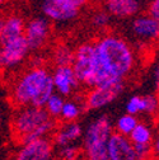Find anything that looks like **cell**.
Instances as JSON below:
<instances>
[{
	"label": "cell",
	"mask_w": 159,
	"mask_h": 160,
	"mask_svg": "<svg viewBox=\"0 0 159 160\" xmlns=\"http://www.w3.org/2000/svg\"><path fill=\"white\" fill-rule=\"evenodd\" d=\"M55 93L52 76L45 66L31 68L13 84L10 98L15 107H45L49 98Z\"/></svg>",
	"instance_id": "obj_1"
},
{
	"label": "cell",
	"mask_w": 159,
	"mask_h": 160,
	"mask_svg": "<svg viewBox=\"0 0 159 160\" xmlns=\"http://www.w3.org/2000/svg\"><path fill=\"white\" fill-rule=\"evenodd\" d=\"M101 66L116 78L125 79L135 66V52L131 45L118 34L107 33L94 42Z\"/></svg>",
	"instance_id": "obj_2"
},
{
	"label": "cell",
	"mask_w": 159,
	"mask_h": 160,
	"mask_svg": "<svg viewBox=\"0 0 159 160\" xmlns=\"http://www.w3.org/2000/svg\"><path fill=\"white\" fill-rule=\"evenodd\" d=\"M56 119L52 118L44 107L23 106L18 107L12 121V132L21 145L29 140L49 136L55 131Z\"/></svg>",
	"instance_id": "obj_3"
},
{
	"label": "cell",
	"mask_w": 159,
	"mask_h": 160,
	"mask_svg": "<svg viewBox=\"0 0 159 160\" xmlns=\"http://www.w3.org/2000/svg\"><path fill=\"white\" fill-rule=\"evenodd\" d=\"M113 125L107 114H101L87 126L82 136L83 156L90 160H108L107 142Z\"/></svg>",
	"instance_id": "obj_4"
},
{
	"label": "cell",
	"mask_w": 159,
	"mask_h": 160,
	"mask_svg": "<svg viewBox=\"0 0 159 160\" xmlns=\"http://www.w3.org/2000/svg\"><path fill=\"white\" fill-rule=\"evenodd\" d=\"M71 68L79 84H83L87 88L97 85L102 68L98 61L94 42H84L75 48Z\"/></svg>",
	"instance_id": "obj_5"
},
{
	"label": "cell",
	"mask_w": 159,
	"mask_h": 160,
	"mask_svg": "<svg viewBox=\"0 0 159 160\" xmlns=\"http://www.w3.org/2000/svg\"><path fill=\"white\" fill-rule=\"evenodd\" d=\"M124 88H125L124 80L111 84L92 87L85 94L84 106L87 109H92V111L102 109L110 106L112 102H115L124 92Z\"/></svg>",
	"instance_id": "obj_6"
},
{
	"label": "cell",
	"mask_w": 159,
	"mask_h": 160,
	"mask_svg": "<svg viewBox=\"0 0 159 160\" xmlns=\"http://www.w3.org/2000/svg\"><path fill=\"white\" fill-rule=\"evenodd\" d=\"M79 9L73 0H42L41 10L51 22L68 23L78 17Z\"/></svg>",
	"instance_id": "obj_7"
},
{
	"label": "cell",
	"mask_w": 159,
	"mask_h": 160,
	"mask_svg": "<svg viewBox=\"0 0 159 160\" xmlns=\"http://www.w3.org/2000/svg\"><path fill=\"white\" fill-rule=\"evenodd\" d=\"M54 146L49 136L37 137L21 144L15 158L18 160H50L55 155Z\"/></svg>",
	"instance_id": "obj_8"
},
{
	"label": "cell",
	"mask_w": 159,
	"mask_h": 160,
	"mask_svg": "<svg viewBox=\"0 0 159 160\" xmlns=\"http://www.w3.org/2000/svg\"><path fill=\"white\" fill-rule=\"evenodd\" d=\"M130 31L139 42L153 45L159 42V21L150 14H136L131 22Z\"/></svg>",
	"instance_id": "obj_9"
},
{
	"label": "cell",
	"mask_w": 159,
	"mask_h": 160,
	"mask_svg": "<svg viewBox=\"0 0 159 160\" xmlns=\"http://www.w3.org/2000/svg\"><path fill=\"white\" fill-rule=\"evenodd\" d=\"M29 52L31 50L24 36L0 43V58H2L4 70L21 65L27 58Z\"/></svg>",
	"instance_id": "obj_10"
},
{
	"label": "cell",
	"mask_w": 159,
	"mask_h": 160,
	"mask_svg": "<svg viewBox=\"0 0 159 160\" xmlns=\"http://www.w3.org/2000/svg\"><path fill=\"white\" fill-rule=\"evenodd\" d=\"M51 26L46 17H37L26 23L24 27V38L29 46L31 51L41 50L50 37Z\"/></svg>",
	"instance_id": "obj_11"
},
{
	"label": "cell",
	"mask_w": 159,
	"mask_h": 160,
	"mask_svg": "<svg viewBox=\"0 0 159 160\" xmlns=\"http://www.w3.org/2000/svg\"><path fill=\"white\" fill-rule=\"evenodd\" d=\"M108 160H136L134 145L129 136L112 132L107 142Z\"/></svg>",
	"instance_id": "obj_12"
},
{
	"label": "cell",
	"mask_w": 159,
	"mask_h": 160,
	"mask_svg": "<svg viewBox=\"0 0 159 160\" xmlns=\"http://www.w3.org/2000/svg\"><path fill=\"white\" fill-rule=\"evenodd\" d=\"M55 92L63 97H69L79 85V82L75 76V72L71 66H55L54 72L51 74Z\"/></svg>",
	"instance_id": "obj_13"
},
{
	"label": "cell",
	"mask_w": 159,
	"mask_h": 160,
	"mask_svg": "<svg viewBox=\"0 0 159 160\" xmlns=\"http://www.w3.org/2000/svg\"><path fill=\"white\" fill-rule=\"evenodd\" d=\"M82 136H83V127L76 121H68L54 131L51 140L55 146L60 148L79 141Z\"/></svg>",
	"instance_id": "obj_14"
},
{
	"label": "cell",
	"mask_w": 159,
	"mask_h": 160,
	"mask_svg": "<svg viewBox=\"0 0 159 160\" xmlns=\"http://www.w3.org/2000/svg\"><path fill=\"white\" fill-rule=\"evenodd\" d=\"M105 9L115 18H132L141 9L140 0H105Z\"/></svg>",
	"instance_id": "obj_15"
},
{
	"label": "cell",
	"mask_w": 159,
	"mask_h": 160,
	"mask_svg": "<svg viewBox=\"0 0 159 160\" xmlns=\"http://www.w3.org/2000/svg\"><path fill=\"white\" fill-rule=\"evenodd\" d=\"M24 27H26V22H24V19L22 17H19V15H9V17L4 18L3 32H2V41H0V43L23 36Z\"/></svg>",
	"instance_id": "obj_16"
},
{
	"label": "cell",
	"mask_w": 159,
	"mask_h": 160,
	"mask_svg": "<svg viewBox=\"0 0 159 160\" xmlns=\"http://www.w3.org/2000/svg\"><path fill=\"white\" fill-rule=\"evenodd\" d=\"M74 51L75 48H73L68 43H57L54 47L51 58L55 66H71L73 61H74Z\"/></svg>",
	"instance_id": "obj_17"
},
{
	"label": "cell",
	"mask_w": 159,
	"mask_h": 160,
	"mask_svg": "<svg viewBox=\"0 0 159 160\" xmlns=\"http://www.w3.org/2000/svg\"><path fill=\"white\" fill-rule=\"evenodd\" d=\"M129 138L132 144H151L153 142V131L146 123L137 122L135 128L129 135Z\"/></svg>",
	"instance_id": "obj_18"
},
{
	"label": "cell",
	"mask_w": 159,
	"mask_h": 160,
	"mask_svg": "<svg viewBox=\"0 0 159 160\" xmlns=\"http://www.w3.org/2000/svg\"><path fill=\"white\" fill-rule=\"evenodd\" d=\"M139 119L135 114H131V113H125L122 114L121 117L117 118V121L115 123V128H116V132L118 133H122L125 136H129L131 133V131L135 128V126L137 125Z\"/></svg>",
	"instance_id": "obj_19"
},
{
	"label": "cell",
	"mask_w": 159,
	"mask_h": 160,
	"mask_svg": "<svg viewBox=\"0 0 159 160\" xmlns=\"http://www.w3.org/2000/svg\"><path fill=\"white\" fill-rule=\"evenodd\" d=\"M64 102H65V97H63L61 94H59V93L55 92V93L49 98V101L46 102V104H45L44 108L47 111V113H49L52 118L57 119V118H60Z\"/></svg>",
	"instance_id": "obj_20"
},
{
	"label": "cell",
	"mask_w": 159,
	"mask_h": 160,
	"mask_svg": "<svg viewBox=\"0 0 159 160\" xmlns=\"http://www.w3.org/2000/svg\"><path fill=\"white\" fill-rule=\"evenodd\" d=\"M82 112H83V108L78 102H75V101H65L64 106H63V109H61L60 118L65 122L76 121V119L79 118V116L82 114Z\"/></svg>",
	"instance_id": "obj_21"
},
{
	"label": "cell",
	"mask_w": 159,
	"mask_h": 160,
	"mask_svg": "<svg viewBox=\"0 0 159 160\" xmlns=\"http://www.w3.org/2000/svg\"><path fill=\"white\" fill-rule=\"evenodd\" d=\"M57 156L60 159H65V160H74L83 156V150L80 146H78L75 142L73 144H68L64 146L57 148Z\"/></svg>",
	"instance_id": "obj_22"
},
{
	"label": "cell",
	"mask_w": 159,
	"mask_h": 160,
	"mask_svg": "<svg viewBox=\"0 0 159 160\" xmlns=\"http://www.w3.org/2000/svg\"><path fill=\"white\" fill-rule=\"evenodd\" d=\"M125 109L127 113H131L135 116L144 113V97L143 95H132L131 98H129V101L126 102Z\"/></svg>",
	"instance_id": "obj_23"
},
{
	"label": "cell",
	"mask_w": 159,
	"mask_h": 160,
	"mask_svg": "<svg viewBox=\"0 0 159 160\" xmlns=\"http://www.w3.org/2000/svg\"><path fill=\"white\" fill-rule=\"evenodd\" d=\"M144 97V113L148 116H158L159 114V101L155 94H145Z\"/></svg>",
	"instance_id": "obj_24"
},
{
	"label": "cell",
	"mask_w": 159,
	"mask_h": 160,
	"mask_svg": "<svg viewBox=\"0 0 159 160\" xmlns=\"http://www.w3.org/2000/svg\"><path fill=\"white\" fill-rule=\"evenodd\" d=\"M90 22H92V24H93L95 28L103 29V28H106V27L110 24V22H111V14H110L106 9H103V10H97V12L92 15Z\"/></svg>",
	"instance_id": "obj_25"
},
{
	"label": "cell",
	"mask_w": 159,
	"mask_h": 160,
	"mask_svg": "<svg viewBox=\"0 0 159 160\" xmlns=\"http://www.w3.org/2000/svg\"><path fill=\"white\" fill-rule=\"evenodd\" d=\"M134 150H135V156L136 160H143V159H149L153 155V142L151 144H132Z\"/></svg>",
	"instance_id": "obj_26"
},
{
	"label": "cell",
	"mask_w": 159,
	"mask_h": 160,
	"mask_svg": "<svg viewBox=\"0 0 159 160\" xmlns=\"http://www.w3.org/2000/svg\"><path fill=\"white\" fill-rule=\"evenodd\" d=\"M148 14H150L159 21V0H150L148 5Z\"/></svg>",
	"instance_id": "obj_27"
},
{
	"label": "cell",
	"mask_w": 159,
	"mask_h": 160,
	"mask_svg": "<svg viewBox=\"0 0 159 160\" xmlns=\"http://www.w3.org/2000/svg\"><path fill=\"white\" fill-rule=\"evenodd\" d=\"M45 62H46V60H45L42 56L36 55V56H33V57L31 58L29 65H31V68H39V66H44Z\"/></svg>",
	"instance_id": "obj_28"
},
{
	"label": "cell",
	"mask_w": 159,
	"mask_h": 160,
	"mask_svg": "<svg viewBox=\"0 0 159 160\" xmlns=\"http://www.w3.org/2000/svg\"><path fill=\"white\" fill-rule=\"evenodd\" d=\"M153 155L159 158V135L153 140Z\"/></svg>",
	"instance_id": "obj_29"
},
{
	"label": "cell",
	"mask_w": 159,
	"mask_h": 160,
	"mask_svg": "<svg viewBox=\"0 0 159 160\" xmlns=\"http://www.w3.org/2000/svg\"><path fill=\"white\" fill-rule=\"evenodd\" d=\"M153 76H154L155 88H156V90H159V62L156 64V66H155V69H154V74H153Z\"/></svg>",
	"instance_id": "obj_30"
},
{
	"label": "cell",
	"mask_w": 159,
	"mask_h": 160,
	"mask_svg": "<svg viewBox=\"0 0 159 160\" xmlns=\"http://www.w3.org/2000/svg\"><path fill=\"white\" fill-rule=\"evenodd\" d=\"M73 2H74L78 7H83V5H85V4L89 2V0H73Z\"/></svg>",
	"instance_id": "obj_31"
},
{
	"label": "cell",
	"mask_w": 159,
	"mask_h": 160,
	"mask_svg": "<svg viewBox=\"0 0 159 160\" xmlns=\"http://www.w3.org/2000/svg\"><path fill=\"white\" fill-rule=\"evenodd\" d=\"M3 23H4V18L0 17V41H2V32H3Z\"/></svg>",
	"instance_id": "obj_32"
},
{
	"label": "cell",
	"mask_w": 159,
	"mask_h": 160,
	"mask_svg": "<svg viewBox=\"0 0 159 160\" xmlns=\"http://www.w3.org/2000/svg\"><path fill=\"white\" fill-rule=\"evenodd\" d=\"M0 123H2V113H0Z\"/></svg>",
	"instance_id": "obj_33"
},
{
	"label": "cell",
	"mask_w": 159,
	"mask_h": 160,
	"mask_svg": "<svg viewBox=\"0 0 159 160\" xmlns=\"http://www.w3.org/2000/svg\"><path fill=\"white\" fill-rule=\"evenodd\" d=\"M156 95H158V101H159V90H158V94Z\"/></svg>",
	"instance_id": "obj_34"
},
{
	"label": "cell",
	"mask_w": 159,
	"mask_h": 160,
	"mask_svg": "<svg viewBox=\"0 0 159 160\" xmlns=\"http://www.w3.org/2000/svg\"><path fill=\"white\" fill-rule=\"evenodd\" d=\"M93 2H98V0H93Z\"/></svg>",
	"instance_id": "obj_35"
}]
</instances>
